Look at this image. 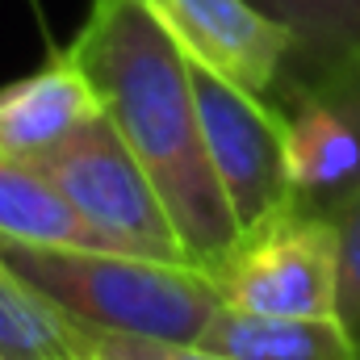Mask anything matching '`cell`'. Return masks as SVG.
I'll return each mask as SVG.
<instances>
[{"label": "cell", "mask_w": 360, "mask_h": 360, "mask_svg": "<svg viewBox=\"0 0 360 360\" xmlns=\"http://www.w3.org/2000/svg\"><path fill=\"white\" fill-rule=\"evenodd\" d=\"M68 55L92 84L101 117L160 193L188 264L210 272L239 226L201 147L184 55L139 0H92Z\"/></svg>", "instance_id": "obj_1"}, {"label": "cell", "mask_w": 360, "mask_h": 360, "mask_svg": "<svg viewBox=\"0 0 360 360\" xmlns=\"http://www.w3.org/2000/svg\"><path fill=\"white\" fill-rule=\"evenodd\" d=\"M0 269L55 314L92 331L188 344L218 310L205 269L184 260H151L113 248L21 243L0 235Z\"/></svg>", "instance_id": "obj_2"}, {"label": "cell", "mask_w": 360, "mask_h": 360, "mask_svg": "<svg viewBox=\"0 0 360 360\" xmlns=\"http://www.w3.org/2000/svg\"><path fill=\"white\" fill-rule=\"evenodd\" d=\"M205 276L218 293V306L231 310L340 319L335 226L327 214H314L289 197L243 226Z\"/></svg>", "instance_id": "obj_3"}, {"label": "cell", "mask_w": 360, "mask_h": 360, "mask_svg": "<svg viewBox=\"0 0 360 360\" xmlns=\"http://www.w3.org/2000/svg\"><path fill=\"white\" fill-rule=\"evenodd\" d=\"M30 168L117 252L188 264L160 193L101 113Z\"/></svg>", "instance_id": "obj_4"}, {"label": "cell", "mask_w": 360, "mask_h": 360, "mask_svg": "<svg viewBox=\"0 0 360 360\" xmlns=\"http://www.w3.org/2000/svg\"><path fill=\"white\" fill-rule=\"evenodd\" d=\"M184 63L269 101L293 76V38L256 0H139Z\"/></svg>", "instance_id": "obj_5"}, {"label": "cell", "mask_w": 360, "mask_h": 360, "mask_svg": "<svg viewBox=\"0 0 360 360\" xmlns=\"http://www.w3.org/2000/svg\"><path fill=\"white\" fill-rule=\"evenodd\" d=\"M188 76H193V105H197L210 172L218 180V193L235 226L243 231L285 201L276 105L197 68H188Z\"/></svg>", "instance_id": "obj_6"}, {"label": "cell", "mask_w": 360, "mask_h": 360, "mask_svg": "<svg viewBox=\"0 0 360 360\" xmlns=\"http://www.w3.org/2000/svg\"><path fill=\"white\" fill-rule=\"evenodd\" d=\"M281 117V164H285V197L327 214L348 193L360 188V134L352 122L331 109L319 92L289 89Z\"/></svg>", "instance_id": "obj_7"}, {"label": "cell", "mask_w": 360, "mask_h": 360, "mask_svg": "<svg viewBox=\"0 0 360 360\" xmlns=\"http://www.w3.org/2000/svg\"><path fill=\"white\" fill-rule=\"evenodd\" d=\"M96 113L101 105L92 84L76 59L59 51L38 72L0 89V155L17 164H38Z\"/></svg>", "instance_id": "obj_8"}, {"label": "cell", "mask_w": 360, "mask_h": 360, "mask_svg": "<svg viewBox=\"0 0 360 360\" xmlns=\"http://www.w3.org/2000/svg\"><path fill=\"white\" fill-rule=\"evenodd\" d=\"M193 344L226 360H356L360 352V340L340 319L248 314L231 306H218Z\"/></svg>", "instance_id": "obj_9"}, {"label": "cell", "mask_w": 360, "mask_h": 360, "mask_svg": "<svg viewBox=\"0 0 360 360\" xmlns=\"http://www.w3.org/2000/svg\"><path fill=\"white\" fill-rule=\"evenodd\" d=\"M0 235L4 239H21V243L113 248L30 164L4 160V155H0Z\"/></svg>", "instance_id": "obj_10"}, {"label": "cell", "mask_w": 360, "mask_h": 360, "mask_svg": "<svg viewBox=\"0 0 360 360\" xmlns=\"http://www.w3.org/2000/svg\"><path fill=\"white\" fill-rule=\"evenodd\" d=\"M256 4L293 38V76L285 92L360 51V0H256Z\"/></svg>", "instance_id": "obj_11"}, {"label": "cell", "mask_w": 360, "mask_h": 360, "mask_svg": "<svg viewBox=\"0 0 360 360\" xmlns=\"http://www.w3.org/2000/svg\"><path fill=\"white\" fill-rule=\"evenodd\" d=\"M0 360H92L76 327L0 269Z\"/></svg>", "instance_id": "obj_12"}, {"label": "cell", "mask_w": 360, "mask_h": 360, "mask_svg": "<svg viewBox=\"0 0 360 360\" xmlns=\"http://www.w3.org/2000/svg\"><path fill=\"white\" fill-rule=\"evenodd\" d=\"M340 256V323L360 335V188L327 210Z\"/></svg>", "instance_id": "obj_13"}, {"label": "cell", "mask_w": 360, "mask_h": 360, "mask_svg": "<svg viewBox=\"0 0 360 360\" xmlns=\"http://www.w3.org/2000/svg\"><path fill=\"white\" fill-rule=\"evenodd\" d=\"M293 89L319 92V96H323L331 109H340V113L352 122V130L360 134V51H356V55H348V59H340L335 68L319 72L314 80H306V84H293Z\"/></svg>", "instance_id": "obj_14"}, {"label": "cell", "mask_w": 360, "mask_h": 360, "mask_svg": "<svg viewBox=\"0 0 360 360\" xmlns=\"http://www.w3.org/2000/svg\"><path fill=\"white\" fill-rule=\"evenodd\" d=\"M356 360H360V352H356Z\"/></svg>", "instance_id": "obj_15"}]
</instances>
